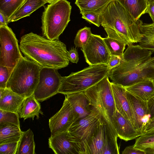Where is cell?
<instances>
[{"label":"cell","instance_id":"1","mask_svg":"<svg viewBox=\"0 0 154 154\" xmlns=\"http://www.w3.org/2000/svg\"><path fill=\"white\" fill-rule=\"evenodd\" d=\"M19 47L25 57L42 67L58 69L69 63L66 46L59 40H51L31 32L21 37Z\"/></svg>","mask_w":154,"mask_h":154},{"label":"cell","instance_id":"2","mask_svg":"<svg viewBox=\"0 0 154 154\" xmlns=\"http://www.w3.org/2000/svg\"><path fill=\"white\" fill-rule=\"evenodd\" d=\"M100 17L108 37L123 41L128 46L140 41L142 36L138 21L116 0L108 4Z\"/></svg>","mask_w":154,"mask_h":154},{"label":"cell","instance_id":"3","mask_svg":"<svg viewBox=\"0 0 154 154\" xmlns=\"http://www.w3.org/2000/svg\"><path fill=\"white\" fill-rule=\"evenodd\" d=\"M41 68L23 56L11 72L6 88L24 98L32 95L38 83Z\"/></svg>","mask_w":154,"mask_h":154},{"label":"cell","instance_id":"4","mask_svg":"<svg viewBox=\"0 0 154 154\" xmlns=\"http://www.w3.org/2000/svg\"><path fill=\"white\" fill-rule=\"evenodd\" d=\"M71 9L67 0H57L48 5L42 16L43 36L51 40H59L70 20Z\"/></svg>","mask_w":154,"mask_h":154},{"label":"cell","instance_id":"5","mask_svg":"<svg viewBox=\"0 0 154 154\" xmlns=\"http://www.w3.org/2000/svg\"><path fill=\"white\" fill-rule=\"evenodd\" d=\"M110 70L106 64L89 66L68 76L62 77L58 93L66 95L84 91L108 76Z\"/></svg>","mask_w":154,"mask_h":154},{"label":"cell","instance_id":"6","mask_svg":"<svg viewBox=\"0 0 154 154\" xmlns=\"http://www.w3.org/2000/svg\"><path fill=\"white\" fill-rule=\"evenodd\" d=\"M84 93L91 106L99 110L102 117L117 136L112 123V117L116 109L111 83L108 76L86 89Z\"/></svg>","mask_w":154,"mask_h":154},{"label":"cell","instance_id":"7","mask_svg":"<svg viewBox=\"0 0 154 154\" xmlns=\"http://www.w3.org/2000/svg\"><path fill=\"white\" fill-rule=\"evenodd\" d=\"M118 137L102 117L84 147L82 154H119Z\"/></svg>","mask_w":154,"mask_h":154},{"label":"cell","instance_id":"8","mask_svg":"<svg viewBox=\"0 0 154 154\" xmlns=\"http://www.w3.org/2000/svg\"><path fill=\"white\" fill-rule=\"evenodd\" d=\"M101 117L99 110L93 107L89 115L74 122L68 129V137L78 154H82L84 146Z\"/></svg>","mask_w":154,"mask_h":154},{"label":"cell","instance_id":"9","mask_svg":"<svg viewBox=\"0 0 154 154\" xmlns=\"http://www.w3.org/2000/svg\"><path fill=\"white\" fill-rule=\"evenodd\" d=\"M152 54L151 51L143 48L139 45H128L121 57L120 64L110 70L109 78L112 81L135 69L150 59Z\"/></svg>","mask_w":154,"mask_h":154},{"label":"cell","instance_id":"10","mask_svg":"<svg viewBox=\"0 0 154 154\" xmlns=\"http://www.w3.org/2000/svg\"><path fill=\"white\" fill-rule=\"evenodd\" d=\"M0 65L11 73L23 57L16 35L8 25L0 26Z\"/></svg>","mask_w":154,"mask_h":154},{"label":"cell","instance_id":"11","mask_svg":"<svg viewBox=\"0 0 154 154\" xmlns=\"http://www.w3.org/2000/svg\"><path fill=\"white\" fill-rule=\"evenodd\" d=\"M56 69L42 67L39 81L34 95L40 102L44 101L58 93L62 76Z\"/></svg>","mask_w":154,"mask_h":154},{"label":"cell","instance_id":"12","mask_svg":"<svg viewBox=\"0 0 154 154\" xmlns=\"http://www.w3.org/2000/svg\"><path fill=\"white\" fill-rule=\"evenodd\" d=\"M89 66L108 65L111 55L100 35L91 34L86 45L81 48Z\"/></svg>","mask_w":154,"mask_h":154},{"label":"cell","instance_id":"13","mask_svg":"<svg viewBox=\"0 0 154 154\" xmlns=\"http://www.w3.org/2000/svg\"><path fill=\"white\" fill-rule=\"evenodd\" d=\"M154 78V57L112 82L125 88L144 80H153Z\"/></svg>","mask_w":154,"mask_h":154},{"label":"cell","instance_id":"14","mask_svg":"<svg viewBox=\"0 0 154 154\" xmlns=\"http://www.w3.org/2000/svg\"><path fill=\"white\" fill-rule=\"evenodd\" d=\"M74 122L73 109L65 96L60 109L49 120V126L51 135L67 131Z\"/></svg>","mask_w":154,"mask_h":154},{"label":"cell","instance_id":"15","mask_svg":"<svg viewBox=\"0 0 154 154\" xmlns=\"http://www.w3.org/2000/svg\"><path fill=\"white\" fill-rule=\"evenodd\" d=\"M126 92L135 118L137 130L140 136L144 134L150 119L147 103L126 91Z\"/></svg>","mask_w":154,"mask_h":154},{"label":"cell","instance_id":"16","mask_svg":"<svg viewBox=\"0 0 154 154\" xmlns=\"http://www.w3.org/2000/svg\"><path fill=\"white\" fill-rule=\"evenodd\" d=\"M111 83L116 110L129 120L137 130L135 118L125 88L112 82Z\"/></svg>","mask_w":154,"mask_h":154},{"label":"cell","instance_id":"17","mask_svg":"<svg viewBox=\"0 0 154 154\" xmlns=\"http://www.w3.org/2000/svg\"><path fill=\"white\" fill-rule=\"evenodd\" d=\"M112 123L118 137L120 139L127 141L140 136L131 122L116 110L112 117Z\"/></svg>","mask_w":154,"mask_h":154},{"label":"cell","instance_id":"18","mask_svg":"<svg viewBox=\"0 0 154 154\" xmlns=\"http://www.w3.org/2000/svg\"><path fill=\"white\" fill-rule=\"evenodd\" d=\"M66 97L73 109L74 122L86 116L91 112L93 107L84 91L67 94Z\"/></svg>","mask_w":154,"mask_h":154},{"label":"cell","instance_id":"19","mask_svg":"<svg viewBox=\"0 0 154 154\" xmlns=\"http://www.w3.org/2000/svg\"><path fill=\"white\" fill-rule=\"evenodd\" d=\"M49 147L56 154H78L67 136V131L51 135L48 139Z\"/></svg>","mask_w":154,"mask_h":154},{"label":"cell","instance_id":"20","mask_svg":"<svg viewBox=\"0 0 154 154\" xmlns=\"http://www.w3.org/2000/svg\"><path fill=\"white\" fill-rule=\"evenodd\" d=\"M25 98L8 88H0V109L18 113Z\"/></svg>","mask_w":154,"mask_h":154},{"label":"cell","instance_id":"21","mask_svg":"<svg viewBox=\"0 0 154 154\" xmlns=\"http://www.w3.org/2000/svg\"><path fill=\"white\" fill-rule=\"evenodd\" d=\"M39 102L34 94L25 98L18 111L19 117L24 120L29 118L33 120L36 116L37 119H38L39 114H43L41 111V106Z\"/></svg>","mask_w":154,"mask_h":154},{"label":"cell","instance_id":"22","mask_svg":"<svg viewBox=\"0 0 154 154\" xmlns=\"http://www.w3.org/2000/svg\"><path fill=\"white\" fill-rule=\"evenodd\" d=\"M124 88L126 91L146 103L154 95L152 80L142 81Z\"/></svg>","mask_w":154,"mask_h":154},{"label":"cell","instance_id":"23","mask_svg":"<svg viewBox=\"0 0 154 154\" xmlns=\"http://www.w3.org/2000/svg\"><path fill=\"white\" fill-rule=\"evenodd\" d=\"M23 131L11 123L0 124V144L19 141Z\"/></svg>","mask_w":154,"mask_h":154},{"label":"cell","instance_id":"24","mask_svg":"<svg viewBox=\"0 0 154 154\" xmlns=\"http://www.w3.org/2000/svg\"><path fill=\"white\" fill-rule=\"evenodd\" d=\"M46 3L47 2L45 0H26L9 19L8 23L15 22L29 16L32 13Z\"/></svg>","mask_w":154,"mask_h":154},{"label":"cell","instance_id":"25","mask_svg":"<svg viewBox=\"0 0 154 154\" xmlns=\"http://www.w3.org/2000/svg\"><path fill=\"white\" fill-rule=\"evenodd\" d=\"M141 39L139 45L142 48L154 51V22L150 24L143 23L138 20Z\"/></svg>","mask_w":154,"mask_h":154},{"label":"cell","instance_id":"26","mask_svg":"<svg viewBox=\"0 0 154 154\" xmlns=\"http://www.w3.org/2000/svg\"><path fill=\"white\" fill-rule=\"evenodd\" d=\"M119 2L137 21L146 13L148 0H116Z\"/></svg>","mask_w":154,"mask_h":154},{"label":"cell","instance_id":"27","mask_svg":"<svg viewBox=\"0 0 154 154\" xmlns=\"http://www.w3.org/2000/svg\"><path fill=\"white\" fill-rule=\"evenodd\" d=\"M112 0H75L80 13L93 12L100 14Z\"/></svg>","mask_w":154,"mask_h":154},{"label":"cell","instance_id":"28","mask_svg":"<svg viewBox=\"0 0 154 154\" xmlns=\"http://www.w3.org/2000/svg\"><path fill=\"white\" fill-rule=\"evenodd\" d=\"M34 134L30 129L23 132L18 142L16 154H35Z\"/></svg>","mask_w":154,"mask_h":154},{"label":"cell","instance_id":"29","mask_svg":"<svg viewBox=\"0 0 154 154\" xmlns=\"http://www.w3.org/2000/svg\"><path fill=\"white\" fill-rule=\"evenodd\" d=\"M26 0H0V12L5 16L8 22Z\"/></svg>","mask_w":154,"mask_h":154},{"label":"cell","instance_id":"30","mask_svg":"<svg viewBox=\"0 0 154 154\" xmlns=\"http://www.w3.org/2000/svg\"><path fill=\"white\" fill-rule=\"evenodd\" d=\"M103 40L111 55L122 56L127 45L124 42L108 37Z\"/></svg>","mask_w":154,"mask_h":154},{"label":"cell","instance_id":"31","mask_svg":"<svg viewBox=\"0 0 154 154\" xmlns=\"http://www.w3.org/2000/svg\"><path fill=\"white\" fill-rule=\"evenodd\" d=\"M92 34L90 27L85 26L77 32L74 40L76 47L82 48L87 43Z\"/></svg>","mask_w":154,"mask_h":154},{"label":"cell","instance_id":"32","mask_svg":"<svg viewBox=\"0 0 154 154\" xmlns=\"http://www.w3.org/2000/svg\"><path fill=\"white\" fill-rule=\"evenodd\" d=\"M133 145L134 147L142 150L154 146V134H143L139 136Z\"/></svg>","mask_w":154,"mask_h":154},{"label":"cell","instance_id":"33","mask_svg":"<svg viewBox=\"0 0 154 154\" xmlns=\"http://www.w3.org/2000/svg\"><path fill=\"white\" fill-rule=\"evenodd\" d=\"M19 116L18 113L0 109V124L9 123L20 127Z\"/></svg>","mask_w":154,"mask_h":154},{"label":"cell","instance_id":"34","mask_svg":"<svg viewBox=\"0 0 154 154\" xmlns=\"http://www.w3.org/2000/svg\"><path fill=\"white\" fill-rule=\"evenodd\" d=\"M82 17L90 23L97 27L101 25L100 14L93 12H87L81 13Z\"/></svg>","mask_w":154,"mask_h":154},{"label":"cell","instance_id":"35","mask_svg":"<svg viewBox=\"0 0 154 154\" xmlns=\"http://www.w3.org/2000/svg\"><path fill=\"white\" fill-rule=\"evenodd\" d=\"M18 142L0 144V154H16Z\"/></svg>","mask_w":154,"mask_h":154},{"label":"cell","instance_id":"36","mask_svg":"<svg viewBox=\"0 0 154 154\" xmlns=\"http://www.w3.org/2000/svg\"><path fill=\"white\" fill-rule=\"evenodd\" d=\"M11 74L7 67L0 65V88H6L7 83Z\"/></svg>","mask_w":154,"mask_h":154},{"label":"cell","instance_id":"37","mask_svg":"<svg viewBox=\"0 0 154 154\" xmlns=\"http://www.w3.org/2000/svg\"><path fill=\"white\" fill-rule=\"evenodd\" d=\"M122 154H146L144 150L139 149L134 145L127 146L122 151Z\"/></svg>","mask_w":154,"mask_h":154},{"label":"cell","instance_id":"38","mask_svg":"<svg viewBox=\"0 0 154 154\" xmlns=\"http://www.w3.org/2000/svg\"><path fill=\"white\" fill-rule=\"evenodd\" d=\"M122 56L111 55L108 64L111 69L120 64Z\"/></svg>","mask_w":154,"mask_h":154},{"label":"cell","instance_id":"39","mask_svg":"<svg viewBox=\"0 0 154 154\" xmlns=\"http://www.w3.org/2000/svg\"><path fill=\"white\" fill-rule=\"evenodd\" d=\"M68 55L69 61L77 63L79 60V54L76 48H72L68 51Z\"/></svg>","mask_w":154,"mask_h":154},{"label":"cell","instance_id":"40","mask_svg":"<svg viewBox=\"0 0 154 154\" xmlns=\"http://www.w3.org/2000/svg\"><path fill=\"white\" fill-rule=\"evenodd\" d=\"M147 104L150 116V119L154 117V95L147 101Z\"/></svg>","mask_w":154,"mask_h":154},{"label":"cell","instance_id":"41","mask_svg":"<svg viewBox=\"0 0 154 154\" xmlns=\"http://www.w3.org/2000/svg\"><path fill=\"white\" fill-rule=\"evenodd\" d=\"M146 13L149 14L153 22H154V0L148 2Z\"/></svg>","mask_w":154,"mask_h":154},{"label":"cell","instance_id":"42","mask_svg":"<svg viewBox=\"0 0 154 154\" xmlns=\"http://www.w3.org/2000/svg\"><path fill=\"white\" fill-rule=\"evenodd\" d=\"M154 129V117L152 119H150L145 129V133L147 131H149Z\"/></svg>","mask_w":154,"mask_h":154},{"label":"cell","instance_id":"43","mask_svg":"<svg viewBox=\"0 0 154 154\" xmlns=\"http://www.w3.org/2000/svg\"><path fill=\"white\" fill-rule=\"evenodd\" d=\"M8 23L5 16L2 13L0 12V26H7Z\"/></svg>","mask_w":154,"mask_h":154},{"label":"cell","instance_id":"44","mask_svg":"<svg viewBox=\"0 0 154 154\" xmlns=\"http://www.w3.org/2000/svg\"><path fill=\"white\" fill-rule=\"evenodd\" d=\"M146 154H154V146L144 150Z\"/></svg>","mask_w":154,"mask_h":154},{"label":"cell","instance_id":"45","mask_svg":"<svg viewBox=\"0 0 154 154\" xmlns=\"http://www.w3.org/2000/svg\"><path fill=\"white\" fill-rule=\"evenodd\" d=\"M143 134L146 135L154 134V129L144 133Z\"/></svg>","mask_w":154,"mask_h":154},{"label":"cell","instance_id":"46","mask_svg":"<svg viewBox=\"0 0 154 154\" xmlns=\"http://www.w3.org/2000/svg\"><path fill=\"white\" fill-rule=\"evenodd\" d=\"M45 1L47 3H48L49 4L53 2H54L55 1L57 0H45Z\"/></svg>","mask_w":154,"mask_h":154},{"label":"cell","instance_id":"47","mask_svg":"<svg viewBox=\"0 0 154 154\" xmlns=\"http://www.w3.org/2000/svg\"><path fill=\"white\" fill-rule=\"evenodd\" d=\"M151 0H148V2H149V1H151Z\"/></svg>","mask_w":154,"mask_h":154},{"label":"cell","instance_id":"48","mask_svg":"<svg viewBox=\"0 0 154 154\" xmlns=\"http://www.w3.org/2000/svg\"><path fill=\"white\" fill-rule=\"evenodd\" d=\"M152 80H153V82L154 83V78Z\"/></svg>","mask_w":154,"mask_h":154}]
</instances>
